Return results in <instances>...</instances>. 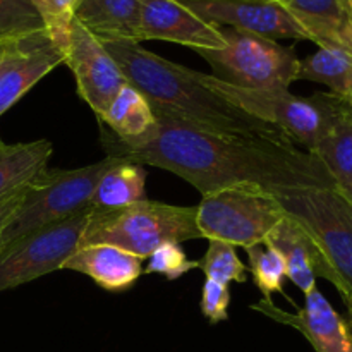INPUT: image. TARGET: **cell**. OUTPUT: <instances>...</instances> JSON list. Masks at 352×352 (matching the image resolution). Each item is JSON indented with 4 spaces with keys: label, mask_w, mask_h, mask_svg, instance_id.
Segmentation results:
<instances>
[{
    "label": "cell",
    "mask_w": 352,
    "mask_h": 352,
    "mask_svg": "<svg viewBox=\"0 0 352 352\" xmlns=\"http://www.w3.org/2000/svg\"><path fill=\"white\" fill-rule=\"evenodd\" d=\"M222 36L226 47L220 50L195 52L227 76L223 81L254 89H289L298 81L301 60L292 47L232 28L222 30Z\"/></svg>",
    "instance_id": "ba28073f"
},
{
    "label": "cell",
    "mask_w": 352,
    "mask_h": 352,
    "mask_svg": "<svg viewBox=\"0 0 352 352\" xmlns=\"http://www.w3.org/2000/svg\"><path fill=\"white\" fill-rule=\"evenodd\" d=\"M74 19L100 41H141V0H78Z\"/></svg>",
    "instance_id": "ac0fdd59"
},
{
    "label": "cell",
    "mask_w": 352,
    "mask_h": 352,
    "mask_svg": "<svg viewBox=\"0 0 352 352\" xmlns=\"http://www.w3.org/2000/svg\"><path fill=\"white\" fill-rule=\"evenodd\" d=\"M93 206L78 215L31 232L0 253V292L60 270L62 263L78 250L91 217Z\"/></svg>",
    "instance_id": "9c48e42d"
},
{
    "label": "cell",
    "mask_w": 352,
    "mask_h": 352,
    "mask_svg": "<svg viewBox=\"0 0 352 352\" xmlns=\"http://www.w3.org/2000/svg\"><path fill=\"white\" fill-rule=\"evenodd\" d=\"M12 40H14V38H12ZM9 41H10V40L0 41V62H2V58H3V54H6V50H7V45H9Z\"/></svg>",
    "instance_id": "4dcf8cb0"
},
{
    "label": "cell",
    "mask_w": 352,
    "mask_h": 352,
    "mask_svg": "<svg viewBox=\"0 0 352 352\" xmlns=\"http://www.w3.org/2000/svg\"><path fill=\"white\" fill-rule=\"evenodd\" d=\"M248 260H250V274L253 282L265 299H272L274 294H284V278L287 277L285 260L270 244H254L246 248Z\"/></svg>",
    "instance_id": "cb8c5ba5"
},
{
    "label": "cell",
    "mask_w": 352,
    "mask_h": 352,
    "mask_svg": "<svg viewBox=\"0 0 352 352\" xmlns=\"http://www.w3.org/2000/svg\"><path fill=\"white\" fill-rule=\"evenodd\" d=\"M298 79L325 85L332 95L352 107V52L318 48L299 62Z\"/></svg>",
    "instance_id": "7402d4cb"
},
{
    "label": "cell",
    "mask_w": 352,
    "mask_h": 352,
    "mask_svg": "<svg viewBox=\"0 0 352 352\" xmlns=\"http://www.w3.org/2000/svg\"><path fill=\"white\" fill-rule=\"evenodd\" d=\"M311 153L322 160L339 191L352 205V109L337 120Z\"/></svg>",
    "instance_id": "603a6c76"
},
{
    "label": "cell",
    "mask_w": 352,
    "mask_h": 352,
    "mask_svg": "<svg viewBox=\"0 0 352 352\" xmlns=\"http://www.w3.org/2000/svg\"><path fill=\"white\" fill-rule=\"evenodd\" d=\"M349 7H351V14H352V0H349Z\"/></svg>",
    "instance_id": "1f68e13d"
},
{
    "label": "cell",
    "mask_w": 352,
    "mask_h": 352,
    "mask_svg": "<svg viewBox=\"0 0 352 352\" xmlns=\"http://www.w3.org/2000/svg\"><path fill=\"white\" fill-rule=\"evenodd\" d=\"M230 298L232 296H230L229 285L205 278L201 287V302H199L203 316L210 323L226 322L229 318Z\"/></svg>",
    "instance_id": "f1b7e54d"
},
{
    "label": "cell",
    "mask_w": 352,
    "mask_h": 352,
    "mask_svg": "<svg viewBox=\"0 0 352 352\" xmlns=\"http://www.w3.org/2000/svg\"><path fill=\"white\" fill-rule=\"evenodd\" d=\"M140 33L141 41H172L192 50L226 47L222 28L203 21L181 0H141Z\"/></svg>",
    "instance_id": "5bb4252c"
},
{
    "label": "cell",
    "mask_w": 352,
    "mask_h": 352,
    "mask_svg": "<svg viewBox=\"0 0 352 352\" xmlns=\"http://www.w3.org/2000/svg\"><path fill=\"white\" fill-rule=\"evenodd\" d=\"M148 265L143 274H158L167 280H175L186 275L188 272L199 268L198 260H189L182 248L175 243H167L157 248L150 256L146 258Z\"/></svg>",
    "instance_id": "4316f807"
},
{
    "label": "cell",
    "mask_w": 352,
    "mask_h": 352,
    "mask_svg": "<svg viewBox=\"0 0 352 352\" xmlns=\"http://www.w3.org/2000/svg\"><path fill=\"white\" fill-rule=\"evenodd\" d=\"M320 48L352 52V14L349 0H275Z\"/></svg>",
    "instance_id": "e0dca14e"
},
{
    "label": "cell",
    "mask_w": 352,
    "mask_h": 352,
    "mask_svg": "<svg viewBox=\"0 0 352 352\" xmlns=\"http://www.w3.org/2000/svg\"><path fill=\"white\" fill-rule=\"evenodd\" d=\"M127 82L150 103L155 119L213 134L296 144L280 127L256 119L206 89L192 69L167 60L140 43L102 41Z\"/></svg>",
    "instance_id": "7a4b0ae2"
},
{
    "label": "cell",
    "mask_w": 352,
    "mask_h": 352,
    "mask_svg": "<svg viewBox=\"0 0 352 352\" xmlns=\"http://www.w3.org/2000/svg\"><path fill=\"white\" fill-rule=\"evenodd\" d=\"M98 122L119 140L134 141L146 136L155 127L157 119L148 100L127 82L110 102Z\"/></svg>",
    "instance_id": "d6986e66"
},
{
    "label": "cell",
    "mask_w": 352,
    "mask_h": 352,
    "mask_svg": "<svg viewBox=\"0 0 352 352\" xmlns=\"http://www.w3.org/2000/svg\"><path fill=\"white\" fill-rule=\"evenodd\" d=\"M119 158L105 157L81 168L43 167L26 186L19 208L3 232V250L21 237L67 220L91 206L100 179ZM2 250V251H3Z\"/></svg>",
    "instance_id": "5b68a950"
},
{
    "label": "cell",
    "mask_w": 352,
    "mask_h": 352,
    "mask_svg": "<svg viewBox=\"0 0 352 352\" xmlns=\"http://www.w3.org/2000/svg\"><path fill=\"white\" fill-rule=\"evenodd\" d=\"M195 78L215 95L222 96L243 112L280 127L296 144L306 151L332 131L337 120L352 109L332 93H313L311 96L292 95L289 89H254L232 85L217 76L192 71Z\"/></svg>",
    "instance_id": "3957f363"
},
{
    "label": "cell",
    "mask_w": 352,
    "mask_h": 352,
    "mask_svg": "<svg viewBox=\"0 0 352 352\" xmlns=\"http://www.w3.org/2000/svg\"><path fill=\"white\" fill-rule=\"evenodd\" d=\"M60 64L62 48L47 30L10 40L0 62V117Z\"/></svg>",
    "instance_id": "7c38bea8"
},
{
    "label": "cell",
    "mask_w": 352,
    "mask_h": 352,
    "mask_svg": "<svg viewBox=\"0 0 352 352\" xmlns=\"http://www.w3.org/2000/svg\"><path fill=\"white\" fill-rule=\"evenodd\" d=\"M196 212V206L168 205L153 199H141L109 212L93 210L79 246L110 244L146 260L167 243L203 239Z\"/></svg>",
    "instance_id": "277c9868"
},
{
    "label": "cell",
    "mask_w": 352,
    "mask_h": 352,
    "mask_svg": "<svg viewBox=\"0 0 352 352\" xmlns=\"http://www.w3.org/2000/svg\"><path fill=\"white\" fill-rule=\"evenodd\" d=\"M52 153L54 144L48 140L12 144L0 141V199L30 182L47 167Z\"/></svg>",
    "instance_id": "ffe728a7"
},
{
    "label": "cell",
    "mask_w": 352,
    "mask_h": 352,
    "mask_svg": "<svg viewBox=\"0 0 352 352\" xmlns=\"http://www.w3.org/2000/svg\"><path fill=\"white\" fill-rule=\"evenodd\" d=\"M62 52L64 64L74 74L78 95L88 103L96 119H102L110 102L127 85L126 76L102 41L76 19L69 24Z\"/></svg>",
    "instance_id": "30bf717a"
},
{
    "label": "cell",
    "mask_w": 352,
    "mask_h": 352,
    "mask_svg": "<svg viewBox=\"0 0 352 352\" xmlns=\"http://www.w3.org/2000/svg\"><path fill=\"white\" fill-rule=\"evenodd\" d=\"M45 30L34 0H0V41Z\"/></svg>",
    "instance_id": "484cf974"
},
{
    "label": "cell",
    "mask_w": 352,
    "mask_h": 352,
    "mask_svg": "<svg viewBox=\"0 0 352 352\" xmlns=\"http://www.w3.org/2000/svg\"><path fill=\"white\" fill-rule=\"evenodd\" d=\"M282 208L318 244L339 280L352 329V205L336 184L277 196Z\"/></svg>",
    "instance_id": "8992f818"
},
{
    "label": "cell",
    "mask_w": 352,
    "mask_h": 352,
    "mask_svg": "<svg viewBox=\"0 0 352 352\" xmlns=\"http://www.w3.org/2000/svg\"><path fill=\"white\" fill-rule=\"evenodd\" d=\"M251 309L299 330L316 352H352L351 325L332 308L318 287L305 294V306L296 315L265 298L251 305Z\"/></svg>",
    "instance_id": "4fadbf2b"
},
{
    "label": "cell",
    "mask_w": 352,
    "mask_h": 352,
    "mask_svg": "<svg viewBox=\"0 0 352 352\" xmlns=\"http://www.w3.org/2000/svg\"><path fill=\"white\" fill-rule=\"evenodd\" d=\"M100 127L107 157L164 168L195 186L201 196L241 184L275 196L336 184L322 160L298 144L213 134L164 120L134 141H122Z\"/></svg>",
    "instance_id": "6da1fadb"
},
{
    "label": "cell",
    "mask_w": 352,
    "mask_h": 352,
    "mask_svg": "<svg viewBox=\"0 0 352 352\" xmlns=\"http://www.w3.org/2000/svg\"><path fill=\"white\" fill-rule=\"evenodd\" d=\"M263 243L274 246L284 256L287 278L301 289L302 294L316 287V277L325 278L339 289V280L318 244L292 217L285 215Z\"/></svg>",
    "instance_id": "9a60e30c"
},
{
    "label": "cell",
    "mask_w": 352,
    "mask_h": 352,
    "mask_svg": "<svg viewBox=\"0 0 352 352\" xmlns=\"http://www.w3.org/2000/svg\"><path fill=\"white\" fill-rule=\"evenodd\" d=\"M199 261V268L206 278L219 284L229 285L230 282L244 284L248 280L250 268L239 260L236 248L222 241H210L208 250Z\"/></svg>",
    "instance_id": "d4e9b609"
},
{
    "label": "cell",
    "mask_w": 352,
    "mask_h": 352,
    "mask_svg": "<svg viewBox=\"0 0 352 352\" xmlns=\"http://www.w3.org/2000/svg\"><path fill=\"white\" fill-rule=\"evenodd\" d=\"M203 21L215 26H230L268 40H308L289 10L275 0H181Z\"/></svg>",
    "instance_id": "8fae6325"
},
{
    "label": "cell",
    "mask_w": 352,
    "mask_h": 352,
    "mask_svg": "<svg viewBox=\"0 0 352 352\" xmlns=\"http://www.w3.org/2000/svg\"><path fill=\"white\" fill-rule=\"evenodd\" d=\"M146 199V172L140 164L119 160L100 179L91 198L95 212L122 208Z\"/></svg>",
    "instance_id": "44dd1931"
},
{
    "label": "cell",
    "mask_w": 352,
    "mask_h": 352,
    "mask_svg": "<svg viewBox=\"0 0 352 352\" xmlns=\"http://www.w3.org/2000/svg\"><path fill=\"white\" fill-rule=\"evenodd\" d=\"M76 3L78 0H34V6L45 23V30L62 50H64L69 24L74 19Z\"/></svg>",
    "instance_id": "83f0119b"
},
{
    "label": "cell",
    "mask_w": 352,
    "mask_h": 352,
    "mask_svg": "<svg viewBox=\"0 0 352 352\" xmlns=\"http://www.w3.org/2000/svg\"><path fill=\"white\" fill-rule=\"evenodd\" d=\"M196 210L201 237L243 250L263 243L287 215L274 192L246 184L201 196Z\"/></svg>",
    "instance_id": "52a82bcc"
},
{
    "label": "cell",
    "mask_w": 352,
    "mask_h": 352,
    "mask_svg": "<svg viewBox=\"0 0 352 352\" xmlns=\"http://www.w3.org/2000/svg\"><path fill=\"white\" fill-rule=\"evenodd\" d=\"M26 186L28 182L24 186H21L19 189L9 192V195L3 196V198L0 199V253H2L3 250V232H6V227L9 226L10 219H12V215L16 213V210L19 208L21 201H23L24 198V192H26Z\"/></svg>",
    "instance_id": "f546056e"
},
{
    "label": "cell",
    "mask_w": 352,
    "mask_h": 352,
    "mask_svg": "<svg viewBox=\"0 0 352 352\" xmlns=\"http://www.w3.org/2000/svg\"><path fill=\"white\" fill-rule=\"evenodd\" d=\"M60 270L78 272L105 291L120 292L133 287L143 275V258L110 244H89L78 246Z\"/></svg>",
    "instance_id": "2e32d148"
}]
</instances>
